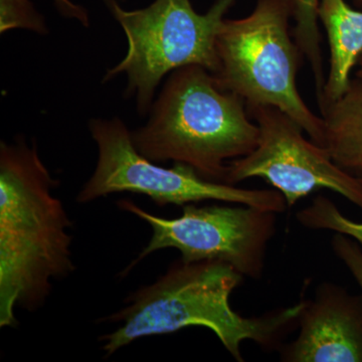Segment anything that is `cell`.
I'll return each instance as SVG.
<instances>
[{
	"label": "cell",
	"mask_w": 362,
	"mask_h": 362,
	"mask_svg": "<svg viewBox=\"0 0 362 362\" xmlns=\"http://www.w3.org/2000/svg\"><path fill=\"white\" fill-rule=\"evenodd\" d=\"M56 181L37 145L0 144V327H14V310H35L66 277L71 261V223L52 194Z\"/></svg>",
	"instance_id": "1"
},
{
	"label": "cell",
	"mask_w": 362,
	"mask_h": 362,
	"mask_svg": "<svg viewBox=\"0 0 362 362\" xmlns=\"http://www.w3.org/2000/svg\"><path fill=\"white\" fill-rule=\"evenodd\" d=\"M243 278L240 272L223 262L185 263L180 259L156 283L130 295L125 308L102 319L122 323L100 338L106 356L140 338L171 334L194 326L213 331L239 362L244 361L240 352L244 340H252L263 349H276L299 322L306 301L261 316L240 315L230 307V297Z\"/></svg>",
	"instance_id": "2"
},
{
	"label": "cell",
	"mask_w": 362,
	"mask_h": 362,
	"mask_svg": "<svg viewBox=\"0 0 362 362\" xmlns=\"http://www.w3.org/2000/svg\"><path fill=\"white\" fill-rule=\"evenodd\" d=\"M259 134L246 102L221 89L211 71L192 65L173 71L148 123L131 137L149 160L187 164L223 183L228 160L251 153Z\"/></svg>",
	"instance_id": "3"
},
{
	"label": "cell",
	"mask_w": 362,
	"mask_h": 362,
	"mask_svg": "<svg viewBox=\"0 0 362 362\" xmlns=\"http://www.w3.org/2000/svg\"><path fill=\"white\" fill-rule=\"evenodd\" d=\"M292 18V0H256L246 18H225L216 39L218 66L213 75L221 89L247 105L280 109L324 147L322 117L311 111L297 87L305 58L293 37Z\"/></svg>",
	"instance_id": "4"
},
{
	"label": "cell",
	"mask_w": 362,
	"mask_h": 362,
	"mask_svg": "<svg viewBox=\"0 0 362 362\" xmlns=\"http://www.w3.org/2000/svg\"><path fill=\"white\" fill-rule=\"evenodd\" d=\"M237 1L216 0L206 13L199 14L190 0H156L136 11H126L116 0H106L127 37L128 52L107 71L103 82L125 73L127 93L135 95L138 110L145 115L151 109L157 86L170 71L197 65L216 73V39L226 14Z\"/></svg>",
	"instance_id": "5"
},
{
	"label": "cell",
	"mask_w": 362,
	"mask_h": 362,
	"mask_svg": "<svg viewBox=\"0 0 362 362\" xmlns=\"http://www.w3.org/2000/svg\"><path fill=\"white\" fill-rule=\"evenodd\" d=\"M90 131L99 157L92 177L78 194L81 204L115 192H133L146 195L159 206L218 201L276 214L287 209L285 197L275 188L246 189L206 180L183 163H175L171 168L157 165L136 149L131 133L119 118L94 119Z\"/></svg>",
	"instance_id": "6"
},
{
	"label": "cell",
	"mask_w": 362,
	"mask_h": 362,
	"mask_svg": "<svg viewBox=\"0 0 362 362\" xmlns=\"http://www.w3.org/2000/svg\"><path fill=\"white\" fill-rule=\"evenodd\" d=\"M118 206L137 216L152 228L148 245L123 272L126 275L143 259L168 247L181 252L185 263L221 261L243 276L259 279L265 270L267 250L276 233V213L257 207L183 206L180 218H163L147 213L130 201Z\"/></svg>",
	"instance_id": "7"
},
{
	"label": "cell",
	"mask_w": 362,
	"mask_h": 362,
	"mask_svg": "<svg viewBox=\"0 0 362 362\" xmlns=\"http://www.w3.org/2000/svg\"><path fill=\"white\" fill-rule=\"evenodd\" d=\"M247 110L258 125V144L247 156L228 162L223 183L264 178L283 194L288 207L325 188L362 209L359 178L340 168L324 147L306 139L296 121L268 105H247Z\"/></svg>",
	"instance_id": "8"
},
{
	"label": "cell",
	"mask_w": 362,
	"mask_h": 362,
	"mask_svg": "<svg viewBox=\"0 0 362 362\" xmlns=\"http://www.w3.org/2000/svg\"><path fill=\"white\" fill-rule=\"evenodd\" d=\"M298 324V337L282 349L281 361L362 362V295L322 283Z\"/></svg>",
	"instance_id": "9"
},
{
	"label": "cell",
	"mask_w": 362,
	"mask_h": 362,
	"mask_svg": "<svg viewBox=\"0 0 362 362\" xmlns=\"http://www.w3.org/2000/svg\"><path fill=\"white\" fill-rule=\"evenodd\" d=\"M318 21L327 33L330 69L319 107L338 99L349 88L351 73L362 54V11L345 0H319Z\"/></svg>",
	"instance_id": "10"
},
{
	"label": "cell",
	"mask_w": 362,
	"mask_h": 362,
	"mask_svg": "<svg viewBox=\"0 0 362 362\" xmlns=\"http://www.w3.org/2000/svg\"><path fill=\"white\" fill-rule=\"evenodd\" d=\"M320 108L324 148L332 160L354 177H362V76L350 80L346 90Z\"/></svg>",
	"instance_id": "11"
},
{
	"label": "cell",
	"mask_w": 362,
	"mask_h": 362,
	"mask_svg": "<svg viewBox=\"0 0 362 362\" xmlns=\"http://www.w3.org/2000/svg\"><path fill=\"white\" fill-rule=\"evenodd\" d=\"M319 0H292L293 37L304 58L311 66L315 81L317 99L323 94L326 78L324 76L321 35L319 32V21L317 16Z\"/></svg>",
	"instance_id": "12"
},
{
	"label": "cell",
	"mask_w": 362,
	"mask_h": 362,
	"mask_svg": "<svg viewBox=\"0 0 362 362\" xmlns=\"http://www.w3.org/2000/svg\"><path fill=\"white\" fill-rule=\"evenodd\" d=\"M296 218L305 228L342 233L362 247V223L345 216L337 204L324 195H318L308 206L298 211Z\"/></svg>",
	"instance_id": "13"
},
{
	"label": "cell",
	"mask_w": 362,
	"mask_h": 362,
	"mask_svg": "<svg viewBox=\"0 0 362 362\" xmlns=\"http://www.w3.org/2000/svg\"><path fill=\"white\" fill-rule=\"evenodd\" d=\"M14 28H25L40 35L47 33L44 18L28 0H0L1 33Z\"/></svg>",
	"instance_id": "14"
},
{
	"label": "cell",
	"mask_w": 362,
	"mask_h": 362,
	"mask_svg": "<svg viewBox=\"0 0 362 362\" xmlns=\"http://www.w3.org/2000/svg\"><path fill=\"white\" fill-rule=\"evenodd\" d=\"M335 256L346 266L362 290V247L356 240L337 233L331 240Z\"/></svg>",
	"instance_id": "15"
},
{
	"label": "cell",
	"mask_w": 362,
	"mask_h": 362,
	"mask_svg": "<svg viewBox=\"0 0 362 362\" xmlns=\"http://www.w3.org/2000/svg\"><path fill=\"white\" fill-rule=\"evenodd\" d=\"M357 66H358V71H356L357 75L362 76V54L361 58H359L358 63H357Z\"/></svg>",
	"instance_id": "16"
},
{
	"label": "cell",
	"mask_w": 362,
	"mask_h": 362,
	"mask_svg": "<svg viewBox=\"0 0 362 362\" xmlns=\"http://www.w3.org/2000/svg\"><path fill=\"white\" fill-rule=\"evenodd\" d=\"M354 4L356 6L358 7V8L362 9V0H354Z\"/></svg>",
	"instance_id": "17"
},
{
	"label": "cell",
	"mask_w": 362,
	"mask_h": 362,
	"mask_svg": "<svg viewBox=\"0 0 362 362\" xmlns=\"http://www.w3.org/2000/svg\"><path fill=\"white\" fill-rule=\"evenodd\" d=\"M359 180H361V185H362V177L359 178Z\"/></svg>",
	"instance_id": "18"
}]
</instances>
